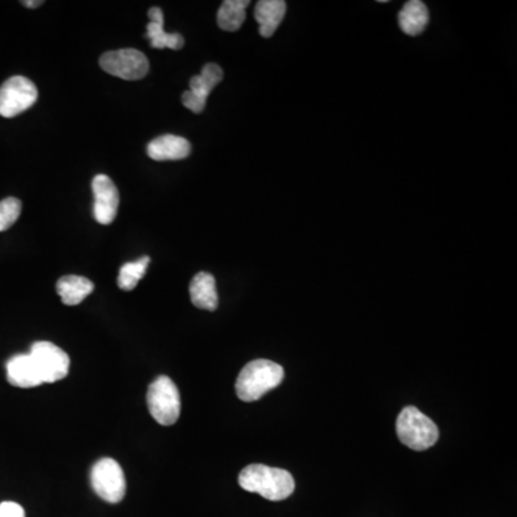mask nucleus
<instances>
[{"label": "nucleus", "mask_w": 517, "mask_h": 517, "mask_svg": "<svg viewBox=\"0 0 517 517\" xmlns=\"http://www.w3.org/2000/svg\"><path fill=\"white\" fill-rule=\"evenodd\" d=\"M191 146L189 140L184 137L166 136L157 137L147 146V154L150 159L156 161H174V160H184L190 156Z\"/></svg>", "instance_id": "11"}, {"label": "nucleus", "mask_w": 517, "mask_h": 517, "mask_svg": "<svg viewBox=\"0 0 517 517\" xmlns=\"http://www.w3.org/2000/svg\"><path fill=\"white\" fill-rule=\"evenodd\" d=\"M22 5H24V6L29 7V9H36V7L44 5V2H42V0H25V2H22Z\"/></svg>", "instance_id": "22"}, {"label": "nucleus", "mask_w": 517, "mask_h": 517, "mask_svg": "<svg viewBox=\"0 0 517 517\" xmlns=\"http://www.w3.org/2000/svg\"><path fill=\"white\" fill-rule=\"evenodd\" d=\"M150 257L144 256L139 261L129 262V264H122L119 274V287L122 291H132L136 289L139 282L141 281L147 269H149Z\"/></svg>", "instance_id": "19"}, {"label": "nucleus", "mask_w": 517, "mask_h": 517, "mask_svg": "<svg viewBox=\"0 0 517 517\" xmlns=\"http://www.w3.org/2000/svg\"><path fill=\"white\" fill-rule=\"evenodd\" d=\"M397 436L401 443L416 451L433 447L439 439V427L416 407H406L397 419Z\"/></svg>", "instance_id": "3"}, {"label": "nucleus", "mask_w": 517, "mask_h": 517, "mask_svg": "<svg viewBox=\"0 0 517 517\" xmlns=\"http://www.w3.org/2000/svg\"><path fill=\"white\" fill-rule=\"evenodd\" d=\"M284 378V371L276 362L256 359L242 369L237 377L236 394L242 401L253 402L276 388Z\"/></svg>", "instance_id": "2"}, {"label": "nucleus", "mask_w": 517, "mask_h": 517, "mask_svg": "<svg viewBox=\"0 0 517 517\" xmlns=\"http://www.w3.org/2000/svg\"><path fill=\"white\" fill-rule=\"evenodd\" d=\"M147 404L152 419L161 426H172L177 423L181 409L180 392L176 384L167 376L159 377L151 382L147 392Z\"/></svg>", "instance_id": "4"}, {"label": "nucleus", "mask_w": 517, "mask_h": 517, "mask_svg": "<svg viewBox=\"0 0 517 517\" xmlns=\"http://www.w3.org/2000/svg\"><path fill=\"white\" fill-rule=\"evenodd\" d=\"M150 24L147 25L146 37L150 47L154 49L169 47L172 51H179L184 47V37L180 34H167L164 31V14L160 7H151L149 11Z\"/></svg>", "instance_id": "13"}, {"label": "nucleus", "mask_w": 517, "mask_h": 517, "mask_svg": "<svg viewBox=\"0 0 517 517\" xmlns=\"http://www.w3.org/2000/svg\"><path fill=\"white\" fill-rule=\"evenodd\" d=\"M0 517H26L24 507L15 501L0 503Z\"/></svg>", "instance_id": "21"}, {"label": "nucleus", "mask_w": 517, "mask_h": 517, "mask_svg": "<svg viewBox=\"0 0 517 517\" xmlns=\"http://www.w3.org/2000/svg\"><path fill=\"white\" fill-rule=\"evenodd\" d=\"M190 298L194 306L204 311L213 312L219 306V295H217L216 279L213 274L200 272L190 284Z\"/></svg>", "instance_id": "14"}, {"label": "nucleus", "mask_w": 517, "mask_h": 517, "mask_svg": "<svg viewBox=\"0 0 517 517\" xmlns=\"http://www.w3.org/2000/svg\"><path fill=\"white\" fill-rule=\"evenodd\" d=\"M95 286L89 279L77 274H68L57 281V291L59 298L68 306L81 304L94 292Z\"/></svg>", "instance_id": "17"}, {"label": "nucleus", "mask_w": 517, "mask_h": 517, "mask_svg": "<svg viewBox=\"0 0 517 517\" xmlns=\"http://www.w3.org/2000/svg\"><path fill=\"white\" fill-rule=\"evenodd\" d=\"M37 88L26 77H12L0 87V115L14 119L37 101Z\"/></svg>", "instance_id": "6"}, {"label": "nucleus", "mask_w": 517, "mask_h": 517, "mask_svg": "<svg viewBox=\"0 0 517 517\" xmlns=\"http://www.w3.org/2000/svg\"><path fill=\"white\" fill-rule=\"evenodd\" d=\"M21 200L9 197L0 202V232L9 229L16 223V220L21 216Z\"/></svg>", "instance_id": "20"}, {"label": "nucleus", "mask_w": 517, "mask_h": 517, "mask_svg": "<svg viewBox=\"0 0 517 517\" xmlns=\"http://www.w3.org/2000/svg\"><path fill=\"white\" fill-rule=\"evenodd\" d=\"M429 15L426 4L419 0H409L404 5L398 15V24L401 31L409 36H417L426 31Z\"/></svg>", "instance_id": "16"}, {"label": "nucleus", "mask_w": 517, "mask_h": 517, "mask_svg": "<svg viewBox=\"0 0 517 517\" xmlns=\"http://www.w3.org/2000/svg\"><path fill=\"white\" fill-rule=\"evenodd\" d=\"M286 15V2L284 0H261L254 9V19L259 24L262 36H274Z\"/></svg>", "instance_id": "15"}, {"label": "nucleus", "mask_w": 517, "mask_h": 517, "mask_svg": "<svg viewBox=\"0 0 517 517\" xmlns=\"http://www.w3.org/2000/svg\"><path fill=\"white\" fill-rule=\"evenodd\" d=\"M223 69L217 64H206L202 74L190 79V89L181 97L184 107L194 114H202L206 109L207 97L214 87L223 81Z\"/></svg>", "instance_id": "9"}, {"label": "nucleus", "mask_w": 517, "mask_h": 517, "mask_svg": "<svg viewBox=\"0 0 517 517\" xmlns=\"http://www.w3.org/2000/svg\"><path fill=\"white\" fill-rule=\"evenodd\" d=\"M29 356L36 364L37 371L41 374L44 384L45 382L52 384V382L61 381L68 376V354L52 342H35L32 345Z\"/></svg>", "instance_id": "8"}, {"label": "nucleus", "mask_w": 517, "mask_h": 517, "mask_svg": "<svg viewBox=\"0 0 517 517\" xmlns=\"http://www.w3.org/2000/svg\"><path fill=\"white\" fill-rule=\"evenodd\" d=\"M239 484L249 493L261 494L271 501H281L291 496L295 491L292 474L284 469L251 464L239 474Z\"/></svg>", "instance_id": "1"}, {"label": "nucleus", "mask_w": 517, "mask_h": 517, "mask_svg": "<svg viewBox=\"0 0 517 517\" xmlns=\"http://www.w3.org/2000/svg\"><path fill=\"white\" fill-rule=\"evenodd\" d=\"M99 65L107 74L127 79V81L142 79L150 71L149 59L146 55L137 49L105 52L99 57Z\"/></svg>", "instance_id": "7"}, {"label": "nucleus", "mask_w": 517, "mask_h": 517, "mask_svg": "<svg viewBox=\"0 0 517 517\" xmlns=\"http://www.w3.org/2000/svg\"><path fill=\"white\" fill-rule=\"evenodd\" d=\"M94 191V219L99 224L109 226L114 222L119 207V189L114 181L105 174H98L92 180Z\"/></svg>", "instance_id": "10"}, {"label": "nucleus", "mask_w": 517, "mask_h": 517, "mask_svg": "<svg viewBox=\"0 0 517 517\" xmlns=\"http://www.w3.org/2000/svg\"><path fill=\"white\" fill-rule=\"evenodd\" d=\"M249 0H224L217 12V24L226 32H236L246 21V9Z\"/></svg>", "instance_id": "18"}, {"label": "nucleus", "mask_w": 517, "mask_h": 517, "mask_svg": "<svg viewBox=\"0 0 517 517\" xmlns=\"http://www.w3.org/2000/svg\"><path fill=\"white\" fill-rule=\"evenodd\" d=\"M7 381L17 388H34L44 384L36 364L29 354L9 359L6 366Z\"/></svg>", "instance_id": "12"}, {"label": "nucleus", "mask_w": 517, "mask_h": 517, "mask_svg": "<svg viewBox=\"0 0 517 517\" xmlns=\"http://www.w3.org/2000/svg\"><path fill=\"white\" fill-rule=\"evenodd\" d=\"M91 484L95 493L109 503H119L127 491L126 476L114 459L105 457L94 464L91 470Z\"/></svg>", "instance_id": "5"}]
</instances>
